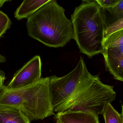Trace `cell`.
Masks as SVG:
<instances>
[{"label": "cell", "instance_id": "7a4b0ae2", "mask_svg": "<svg viewBox=\"0 0 123 123\" xmlns=\"http://www.w3.org/2000/svg\"><path fill=\"white\" fill-rule=\"evenodd\" d=\"M71 15L75 40L81 53L91 58L104 51L107 28L104 9L96 1H83Z\"/></svg>", "mask_w": 123, "mask_h": 123}, {"label": "cell", "instance_id": "52a82bcc", "mask_svg": "<svg viewBox=\"0 0 123 123\" xmlns=\"http://www.w3.org/2000/svg\"><path fill=\"white\" fill-rule=\"evenodd\" d=\"M55 123H99L98 115L83 111H67L57 113Z\"/></svg>", "mask_w": 123, "mask_h": 123}, {"label": "cell", "instance_id": "ac0fdd59", "mask_svg": "<svg viewBox=\"0 0 123 123\" xmlns=\"http://www.w3.org/2000/svg\"><path fill=\"white\" fill-rule=\"evenodd\" d=\"M6 61V58L5 56L2 55L0 53V63H5Z\"/></svg>", "mask_w": 123, "mask_h": 123}, {"label": "cell", "instance_id": "3957f363", "mask_svg": "<svg viewBox=\"0 0 123 123\" xmlns=\"http://www.w3.org/2000/svg\"><path fill=\"white\" fill-rule=\"evenodd\" d=\"M0 105L19 108L30 121L55 115L52 103L49 77L14 89L4 85L0 90Z\"/></svg>", "mask_w": 123, "mask_h": 123}, {"label": "cell", "instance_id": "9c48e42d", "mask_svg": "<svg viewBox=\"0 0 123 123\" xmlns=\"http://www.w3.org/2000/svg\"><path fill=\"white\" fill-rule=\"evenodd\" d=\"M50 0H25L17 8L14 17L18 20L28 18Z\"/></svg>", "mask_w": 123, "mask_h": 123}, {"label": "cell", "instance_id": "e0dca14e", "mask_svg": "<svg viewBox=\"0 0 123 123\" xmlns=\"http://www.w3.org/2000/svg\"><path fill=\"white\" fill-rule=\"evenodd\" d=\"M6 79V76L5 73L0 69V90L1 89L3 86L4 83Z\"/></svg>", "mask_w": 123, "mask_h": 123}, {"label": "cell", "instance_id": "ffe728a7", "mask_svg": "<svg viewBox=\"0 0 123 123\" xmlns=\"http://www.w3.org/2000/svg\"><path fill=\"white\" fill-rule=\"evenodd\" d=\"M121 115L123 116V109H122V113H121Z\"/></svg>", "mask_w": 123, "mask_h": 123}, {"label": "cell", "instance_id": "7c38bea8", "mask_svg": "<svg viewBox=\"0 0 123 123\" xmlns=\"http://www.w3.org/2000/svg\"><path fill=\"white\" fill-rule=\"evenodd\" d=\"M105 123H123L121 114L118 112L111 105H106L103 113Z\"/></svg>", "mask_w": 123, "mask_h": 123}, {"label": "cell", "instance_id": "8fae6325", "mask_svg": "<svg viewBox=\"0 0 123 123\" xmlns=\"http://www.w3.org/2000/svg\"><path fill=\"white\" fill-rule=\"evenodd\" d=\"M121 45H123V29L105 37L103 44L104 50Z\"/></svg>", "mask_w": 123, "mask_h": 123}, {"label": "cell", "instance_id": "277c9868", "mask_svg": "<svg viewBox=\"0 0 123 123\" xmlns=\"http://www.w3.org/2000/svg\"><path fill=\"white\" fill-rule=\"evenodd\" d=\"M113 87L105 84L98 76H94L86 86L64 106L58 113L67 111L91 112L96 115L103 113L106 105L115 99Z\"/></svg>", "mask_w": 123, "mask_h": 123}, {"label": "cell", "instance_id": "2e32d148", "mask_svg": "<svg viewBox=\"0 0 123 123\" xmlns=\"http://www.w3.org/2000/svg\"><path fill=\"white\" fill-rule=\"evenodd\" d=\"M95 1L102 8L105 9L113 6L117 3L119 0H97Z\"/></svg>", "mask_w": 123, "mask_h": 123}, {"label": "cell", "instance_id": "8992f818", "mask_svg": "<svg viewBox=\"0 0 123 123\" xmlns=\"http://www.w3.org/2000/svg\"><path fill=\"white\" fill-rule=\"evenodd\" d=\"M42 63L39 56H35L15 73L6 89H14L29 86L41 78Z\"/></svg>", "mask_w": 123, "mask_h": 123}, {"label": "cell", "instance_id": "4fadbf2b", "mask_svg": "<svg viewBox=\"0 0 123 123\" xmlns=\"http://www.w3.org/2000/svg\"><path fill=\"white\" fill-rule=\"evenodd\" d=\"M104 10L108 11L112 17L110 25L116 21L123 18V0H119L113 6Z\"/></svg>", "mask_w": 123, "mask_h": 123}, {"label": "cell", "instance_id": "44dd1931", "mask_svg": "<svg viewBox=\"0 0 123 123\" xmlns=\"http://www.w3.org/2000/svg\"><path fill=\"white\" fill-rule=\"evenodd\" d=\"M122 116V115H121ZM122 117H123V116H122Z\"/></svg>", "mask_w": 123, "mask_h": 123}, {"label": "cell", "instance_id": "30bf717a", "mask_svg": "<svg viewBox=\"0 0 123 123\" xmlns=\"http://www.w3.org/2000/svg\"><path fill=\"white\" fill-rule=\"evenodd\" d=\"M103 56L107 70L115 79L123 82V55L118 57Z\"/></svg>", "mask_w": 123, "mask_h": 123}, {"label": "cell", "instance_id": "5b68a950", "mask_svg": "<svg viewBox=\"0 0 123 123\" xmlns=\"http://www.w3.org/2000/svg\"><path fill=\"white\" fill-rule=\"evenodd\" d=\"M88 71L83 58L76 67L62 77H50L49 87L54 112L59 110L85 86L93 77Z\"/></svg>", "mask_w": 123, "mask_h": 123}, {"label": "cell", "instance_id": "9a60e30c", "mask_svg": "<svg viewBox=\"0 0 123 123\" xmlns=\"http://www.w3.org/2000/svg\"><path fill=\"white\" fill-rule=\"evenodd\" d=\"M123 29V18L107 26L105 32V37Z\"/></svg>", "mask_w": 123, "mask_h": 123}, {"label": "cell", "instance_id": "d6986e66", "mask_svg": "<svg viewBox=\"0 0 123 123\" xmlns=\"http://www.w3.org/2000/svg\"><path fill=\"white\" fill-rule=\"evenodd\" d=\"M8 1H9V0H0V7L3 6V5L4 4L5 2Z\"/></svg>", "mask_w": 123, "mask_h": 123}, {"label": "cell", "instance_id": "ba28073f", "mask_svg": "<svg viewBox=\"0 0 123 123\" xmlns=\"http://www.w3.org/2000/svg\"><path fill=\"white\" fill-rule=\"evenodd\" d=\"M30 122L19 108L0 105V123H30Z\"/></svg>", "mask_w": 123, "mask_h": 123}, {"label": "cell", "instance_id": "6da1fadb", "mask_svg": "<svg viewBox=\"0 0 123 123\" xmlns=\"http://www.w3.org/2000/svg\"><path fill=\"white\" fill-rule=\"evenodd\" d=\"M65 9L50 0L27 18L28 35L46 46L62 47L74 39L71 21L65 14Z\"/></svg>", "mask_w": 123, "mask_h": 123}, {"label": "cell", "instance_id": "5bb4252c", "mask_svg": "<svg viewBox=\"0 0 123 123\" xmlns=\"http://www.w3.org/2000/svg\"><path fill=\"white\" fill-rule=\"evenodd\" d=\"M12 23L11 19L8 16L0 11V38L9 29Z\"/></svg>", "mask_w": 123, "mask_h": 123}]
</instances>
